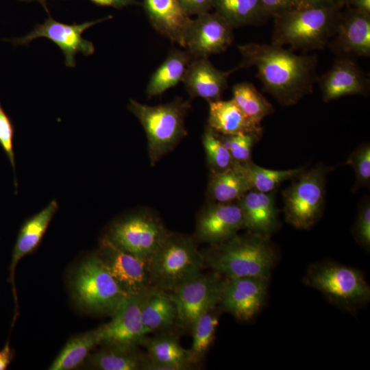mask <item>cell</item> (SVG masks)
Masks as SVG:
<instances>
[{"mask_svg": "<svg viewBox=\"0 0 370 370\" xmlns=\"http://www.w3.org/2000/svg\"><path fill=\"white\" fill-rule=\"evenodd\" d=\"M142 5L152 27L159 34L185 47L192 19L178 0H143Z\"/></svg>", "mask_w": 370, "mask_h": 370, "instance_id": "d6986e66", "label": "cell"}, {"mask_svg": "<svg viewBox=\"0 0 370 370\" xmlns=\"http://www.w3.org/2000/svg\"><path fill=\"white\" fill-rule=\"evenodd\" d=\"M223 281L214 271H201L169 293L177 306V329L190 331L201 314L219 306Z\"/></svg>", "mask_w": 370, "mask_h": 370, "instance_id": "30bf717a", "label": "cell"}, {"mask_svg": "<svg viewBox=\"0 0 370 370\" xmlns=\"http://www.w3.org/2000/svg\"><path fill=\"white\" fill-rule=\"evenodd\" d=\"M345 164H349L354 169L356 175L354 190L369 185L370 147L369 144H364L353 151Z\"/></svg>", "mask_w": 370, "mask_h": 370, "instance_id": "d590c367", "label": "cell"}, {"mask_svg": "<svg viewBox=\"0 0 370 370\" xmlns=\"http://www.w3.org/2000/svg\"><path fill=\"white\" fill-rule=\"evenodd\" d=\"M144 294L126 296L112 315L111 321L96 329L99 345L112 344L132 347L141 345L147 336L141 314Z\"/></svg>", "mask_w": 370, "mask_h": 370, "instance_id": "5bb4252c", "label": "cell"}, {"mask_svg": "<svg viewBox=\"0 0 370 370\" xmlns=\"http://www.w3.org/2000/svg\"><path fill=\"white\" fill-rule=\"evenodd\" d=\"M19 1H28V2L29 1H38L43 6V8L45 9V10L49 13V10H48V8H47L46 0H19Z\"/></svg>", "mask_w": 370, "mask_h": 370, "instance_id": "f6af8a7d", "label": "cell"}, {"mask_svg": "<svg viewBox=\"0 0 370 370\" xmlns=\"http://www.w3.org/2000/svg\"><path fill=\"white\" fill-rule=\"evenodd\" d=\"M243 228V214L238 201L209 202L198 214L192 236L197 243L214 245L233 237Z\"/></svg>", "mask_w": 370, "mask_h": 370, "instance_id": "9a60e30c", "label": "cell"}, {"mask_svg": "<svg viewBox=\"0 0 370 370\" xmlns=\"http://www.w3.org/2000/svg\"><path fill=\"white\" fill-rule=\"evenodd\" d=\"M250 187L240 164L217 173H210L207 196L210 202L230 203L238 201Z\"/></svg>", "mask_w": 370, "mask_h": 370, "instance_id": "83f0119b", "label": "cell"}, {"mask_svg": "<svg viewBox=\"0 0 370 370\" xmlns=\"http://www.w3.org/2000/svg\"><path fill=\"white\" fill-rule=\"evenodd\" d=\"M194 58L187 50L171 49L163 62L152 73L146 88L148 98L160 96L182 82Z\"/></svg>", "mask_w": 370, "mask_h": 370, "instance_id": "4316f807", "label": "cell"}, {"mask_svg": "<svg viewBox=\"0 0 370 370\" xmlns=\"http://www.w3.org/2000/svg\"><path fill=\"white\" fill-rule=\"evenodd\" d=\"M96 254L127 295H140L151 288L148 262L118 247L106 235Z\"/></svg>", "mask_w": 370, "mask_h": 370, "instance_id": "7c38bea8", "label": "cell"}, {"mask_svg": "<svg viewBox=\"0 0 370 370\" xmlns=\"http://www.w3.org/2000/svg\"><path fill=\"white\" fill-rule=\"evenodd\" d=\"M14 137V127L9 116L7 114L0 103V146L6 154L14 175L15 191H17L16 177L15 155L13 140Z\"/></svg>", "mask_w": 370, "mask_h": 370, "instance_id": "8d00e7d4", "label": "cell"}, {"mask_svg": "<svg viewBox=\"0 0 370 370\" xmlns=\"http://www.w3.org/2000/svg\"><path fill=\"white\" fill-rule=\"evenodd\" d=\"M343 9L305 7L275 18L271 44L292 51L323 49L336 32Z\"/></svg>", "mask_w": 370, "mask_h": 370, "instance_id": "3957f363", "label": "cell"}, {"mask_svg": "<svg viewBox=\"0 0 370 370\" xmlns=\"http://www.w3.org/2000/svg\"><path fill=\"white\" fill-rule=\"evenodd\" d=\"M234 71L217 69L206 57L197 58L189 64L182 82L191 98H203L209 103L221 99Z\"/></svg>", "mask_w": 370, "mask_h": 370, "instance_id": "ffe728a7", "label": "cell"}, {"mask_svg": "<svg viewBox=\"0 0 370 370\" xmlns=\"http://www.w3.org/2000/svg\"><path fill=\"white\" fill-rule=\"evenodd\" d=\"M238 49L242 58L234 70L254 66L264 90L280 104L295 105L313 91L318 79L316 55H298L272 44L251 42Z\"/></svg>", "mask_w": 370, "mask_h": 370, "instance_id": "6da1fadb", "label": "cell"}, {"mask_svg": "<svg viewBox=\"0 0 370 370\" xmlns=\"http://www.w3.org/2000/svg\"><path fill=\"white\" fill-rule=\"evenodd\" d=\"M205 266L193 236L169 231L148 260L151 287L170 293Z\"/></svg>", "mask_w": 370, "mask_h": 370, "instance_id": "277c9868", "label": "cell"}, {"mask_svg": "<svg viewBox=\"0 0 370 370\" xmlns=\"http://www.w3.org/2000/svg\"><path fill=\"white\" fill-rule=\"evenodd\" d=\"M269 280L261 277H224L219 306L240 321L252 319L265 301Z\"/></svg>", "mask_w": 370, "mask_h": 370, "instance_id": "4fadbf2b", "label": "cell"}, {"mask_svg": "<svg viewBox=\"0 0 370 370\" xmlns=\"http://www.w3.org/2000/svg\"><path fill=\"white\" fill-rule=\"evenodd\" d=\"M205 265L226 278L269 279L275 254L269 236L249 232L201 250Z\"/></svg>", "mask_w": 370, "mask_h": 370, "instance_id": "7a4b0ae2", "label": "cell"}, {"mask_svg": "<svg viewBox=\"0 0 370 370\" xmlns=\"http://www.w3.org/2000/svg\"><path fill=\"white\" fill-rule=\"evenodd\" d=\"M262 133H243L218 136L230 153L235 163L243 164L251 160L252 149Z\"/></svg>", "mask_w": 370, "mask_h": 370, "instance_id": "e575fe53", "label": "cell"}, {"mask_svg": "<svg viewBox=\"0 0 370 370\" xmlns=\"http://www.w3.org/2000/svg\"><path fill=\"white\" fill-rule=\"evenodd\" d=\"M260 1L269 16L273 18L294 10L309 7L303 0H260Z\"/></svg>", "mask_w": 370, "mask_h": 370, "instance_id": "f35d334b", "label": "cell"}, {"mask_svg": "<svg viewBox=\"0 0 370 370\" xmlns=\"http://www.w3.org/2000/svg\"><path fill=\"white\" fill-rule=\"evenodd\" d=\"M221 310V307L217 306L204 313L190 328L193 342L188 353L190 362L194 367L204 358L214 341Z\"/></svg>", "mask_w": 370, "mask_h": 370, "instance_id": "f546056e", "label": "cell"}, {"mask_svg": "<svg viewBox=\"0 0 370 370\" xmlns=\"http://www.w3.org/2000/svg\"><path fill=\"white\" fill-rule=\"evenodd\" d=\"M274 193L250 190L238 201L244 226L249 232L269 236L278 226Z\"/></svg>", "mask_w": 370, "mask_h": 370, "instance_id": "7402d4cb", "label": "cell"}, {"mask_svg": "<svg viewBox=\"0 0 370 370\" xmlns=\"http://www.w3.org/2000/svg\"><path fill=\"white\" fill-rule=\"evenodd\" d=\"M327 170L322 166L304 169L283 190L285 219L295 227L308 229L319 217L324 203Z\"/></svg>", "mask_w": 370, "mask_h": 370, "instance_id": "ba28073f", "label": "cell"}, {"mask_svg": "<svg viewBox=\"0 0 370 370\" xmlns=\"http://www.w3.org/2000/svg\"><path fill=\"white\" fill-rule=\"evenodd\" d=\"M240 165L250 189L261 193L273 192L283 182L293 180L305 169L271 170L256 165L251 160Z\"/></svg>", "mask_w": 370, "mask_h": 370, "instance_id": "d6a6232c", "label": "cell"}, {"mask_svg": "<svg viewBox=\"0 0 370 370\" xmlns=\"http://www.w3.org/2000/svg\"><path fill=\"white\" fill-rule=\"evenodd\" d=\"M58 208L57 201L53 199L44 209L27 219L20 229L9 269L10 271L9 280L13 284L15 298L14 272L16 266L23 257L33 252L39 245Z\"/></svg>", "mask_w": 370, "mask_h": 370, "instance_id": "603a6c76", "label": "cell"}, {"mask_svg": "<svg viewBox=\"0 0 370 370\" xmlns=\"http://www.w3.org/2000/svg\"><path fill=\"white\" fill-rule=\"evenodd\" d=\"M13 358V353L10 349L9 341L0 350V370H5Z\"/></svg>", "mask_w": 370, "mask_h": 370, "instance_id": "7bdbcfd3", "label": "cell"}, {"mask_svg": "<svg viewBox=\"0 0 370 370\" xmlns=\"http://www.w3.org/2000/svg\"><path fill=\"white\" fill-rule=\"evenodd\" d=\"M207 126L217 134L235 135L262 133V127L247 117L232 100L221 99L208 103Z\"/></svg>", "mask_w": 370, "mask_h": 370, "instance_id": "d4e9b609", "label": "cell"}, {"mask_svg": "<svg viewBox=\"0 0 370 370\" xmlns=\"http://www.w3.org/2000/svg\"><path fill=\"white\" fill-rule=\"evenodd\" d=\"M92 3L99 6H108L116 9H122L129 5H142L137 0H90Z\"/></svg>", "mask_w": 370, "mask_h": 370, "instance_id": "60d3db41", "label": "cell"}, {"mask_svg": "<svg viewBox=\"0 0 370 370\" xmlns=\"http://www.w3.org/2000/svg\"><path fill=\"white\" fill-rule=\"evenodd\" d=\"M99 343L96 329L71 338L48 369L70 370L79 367L87 358L90 351Z\"/></svg>", "mask_w": 370, "mask_h": 370, "instance_id": "4dcf8cb0", "label": "cell"}, {"mask_svg": "<svg viewBox=\"0 0 370 370\" xmlns=\"http://www.w3.org/2000/svg\"><path fill=\"white\" fill-rule=\"evenodd\" d=\"M337 56H370V14L346 7L328 44Z\"/></svg>", "mask_w": 370, "mask_h": 370, "instance_id": "e0dca14e", "label": "cell"}, {"mask_svg": "<svg viewBox=\"0 0 370 370\" xmlns=\"http://www.w3.org/2000/svg\"><path fill=\"white\" fill-rule=\"evenodd\" d=\"M212 5L233 28L259 24L270 17L260 0H212Z\"/></svg>", "mask_w": 370, "mask_h": 370, "instance_id": "f1b7e54d", "label": "cell"}, {"mask_svg": "<svg viewBox=\"0 0 370 370\" xmlns=\"http://www.w3.org/2000/svg\"><path fill=\"white\" fill-rule=\"evenodd\" d=\"M169 232L156 214L145 210L116 221L106 236L118 247L148 262Z\"/></svg>", "mask_w": 370, "mask_h": 370, "instance_id": "9c48e42d", "label": "cell"}, {"mask_svg": "<svg viewBox=\"0 0 370 370\" xmlns=\"http://www.w3.org/2000/svg\"><path fill=\"white\" fill-rule=\"evenodd\" d=\"M233 29L217 12L199 14L189 25L184 47L194 58L222 53L233 42Z\"/></svg>", "mask_w": 370, "mask_h": 370, "instance_id": "2e32d148", "label": "cell"}, {"mask_svg": "<svg viewBox=\"0 0 370 370\" xmlns=\"http://www.w3.org/2000/svg\"><path fill=\"white\" fill-rule=\"evenodd\" d=\"M141 314L147 334L177 328V306L167 292L152 287L146 291L142 301Z\"/></svg>", "mask_w": 370, "mask_h": 370, "instance_id": "cb8c5ba5", "label": "cell"}, {"mask_svg": "<svg viewBox=\"0 0 370 370\" xmlns=\"http://www.w3.org/2000/svg\"><path fill=\"white\" fill-rule=\"evenodd\" d=\"M309 7L343 8V0H303Z\"/></svg>", "mask_w": 370, "mask_h": 370, "instance_id": "b9f144b4", "label": "cell"}, {"mask_svg": "<svg viewBox=\"0 0 370 370\" xmlns=\"http://www.w3.org/2000/svg\"><path fill=\"white\" fill-rule=\"evenodd\" d=\"M317 82L326 103L348 95H367L370 88L369 79L349 56H338Z\"/></svg>", "mask_w": 370, "mask_h": 370, "instance_id": "ac0fdd59", "label": "cell"}, {"mask_svg": "<svg viewBox=\"0 0 370 370\" xmlns=\"http://www.w3.org/2000/svg\"><path fill=\"white\" fill-rule=\"evenodd\" d=\"M304 281L322 293L334 304L350 312L366 305L370 288L363 275L357 269L334 262L312 265Z\"/></svg>", "mask_w": 370, "mask_h": 370, "instance_id": "8992f818", "label": "cell"}, {"mask_svg": "<svg viewBox=\"0 0 370 370\" xmlns=\"http://www.w3.org/2000/svg\"><path fill=\"white\" fill-rule=\"evenodd\" d=\"M79 304L91 312L112 316L127 296L96 253L78 267L73 282Z\"/></svg>", "mask_w": 370, "mask_h": 370, "instance_id": "52a82bcc", "label": "cell"}, {"mask_svg": "<svg viewBox=\"0 0 370 370\" xmlns=\"http://www.w3.org/2000/svg\"><path fill=\"white\" fill-rule=\"evenodd\" d=\"M147 351L145 370H188L194 366L190 362L188 349L180 343L173 330L147 336L141 344Z\"/></svg>", "mask_w": 370, "mask_h": 370, "instance_id": "44dd1931", "label": "cell"}, {"mask_svg": "<svg viewBox=\"0 0 370 370\" xmlns=\"http://www.w3.org/2000/svg\"><path fill=\"white\" fill-rule=\"evenodd\" d=\"M232 100L243 112L256 123L260 125L262 120L275 111L272 104L247 82L238 83L232 88Z\"/></svg>", "mask_w": 370, "mask_h": 370, "instance_id": "1f68e13d", "label": "cell"}, {"mask_svg": "<svg viewBox=\"0 0 370 370\" xmlns=\"http://www.w3.org/2000/svg\"><path fill=\"white\" fill-rule=\"evenodd\" d=\"M112 17V15H109L82 23L66 24L57 21L49 16L43 23L37 24L27 35L13 38L10 41L15 45H27L35 38L45 37L62 50L65 65L73 68L76 65L77 53H80L88 56L95 52L93 43L82 37L83 32L90 27Z\"/></svg>", "mask_w": 370, "mask_h": 370, "instance_id": "8fae6325", "label": "cell"}, {"mask_svg": "<svg viewBox=\"0 0 370 370\" xmlns=\"http://www.w3.org/2000/svg\"><path fill=\"white\" fill-rule=\"evenodd\" d=\"M97 352L90 354L86 361L88 366L99 370H145L147 354L137 347L112 344H101Z\"/></svg>", "mask_w": 370, "mask_h": 370, "instance_id": "484cf974", "label": "cell"}, {"mask_svg": "<svg viewBox=\"0 0 370 370\" xmlns=\"http://www.w3.org/2000/svg\"><path fill=\"white\" fill-rule=\"evenodd\" d=\"M202 143L210 173L223 171L235 164L218 134L208 126L203 134Z\"/></svg>", "mask_w": 370, "mask_h": 370, "instance_id": "836d02e7", "label": "cell"}, {"mask_svg": "<svg viewBox=\"0 0 370 370\" xmlns=\"http://www.w3.org/2000/svg\"><path fill=\"white\" fill-rule=\"evenodd\" d=\"M189 15H199L212 8V0H178Z\"/></svg>", "mask_w": 370, "mask_h": 370, "instance_id": "ab89813d", "label": "cell"}, {"mask_svg": "<svg viewBox=\"0 0 370 370\" xmlns=\"http://www.w3.org/2000/svg\"><path fill=\"white\" fill-rule=\"evenodd\" d=\"M343 1L345 7L355 8L370 14V0H343Z\"/></svg>", "mask_w": 370, "mask_h": 370, "instance_id": "ee69618b", "label": "cell"}, {"mask_svg": "<svg viewBox=\"0 0 370 370\" xmlns=\"http://www.w3.org/2000/svg\"><path fill=\"white\" fill-rule=\"evenodd\" d=\"M357 241L367 249L370 247V206L366 202L358 214L354 227Z\"/></svg>", "mask_w": 370, "mask_h": 370, "instance_id": "74e56055", "label": "cell"}, {"mask_svg": "<svg viewBox=\"0 0 370 370\" xmlns=\"http://www.w3.org/2000/svg\"><path fill=\"white\" fill-rule=\"evenodd\" d=\"M190 108L189 100L179 97L158 106L130 99L128 109L138 119L146 134L151 166L172 151L186 136L185 118Z\"/></svg>", "mask_w": 370, "mask_h": 370, "instance_id": "5b68a950", "label": "cell"}]
</instances>
